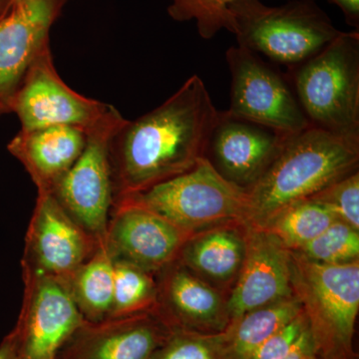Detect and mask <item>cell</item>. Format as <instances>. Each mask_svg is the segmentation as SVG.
Returning a JSON list of instances; mask_svg holds the SVG:
<instances>
[{
  "label": "cell",
  "mask_w": 359,
  "mask_h": 359,
  "mask_svg": "<svg viewBox=\"0 0 359 359\" xmlns=\"http://www.w3.org/2000/svg\"><path fill=\"white\" fill-rule=\"evenodd\" d=\"M219 112L195 74L155 109L126 120L110 142L114 203L192 169L205 158Z\"/></svg>",
  "instance_id": "6da1fadb"
},
{
  "label": "cell",
  "mask_w": 359,
  "mask_h": 359,
  "mask_svg": "<svg viewBox=\"0 0 359 359\" xmlns=\"http://www.w3.org/2000/svg\"><path fill=\"white\" fill-rule=\"evenodd\" d=\"M359 138L309 127L292 135L271 166L247 190L242 223L264 229L283 210L358 171Z\"/></svg>",
  "instance_id": "7a4b0ae2"
},
{
  "label": "cell",
  "mask_w": 359,
  "mask_h": 359,
  "mask_svg": "<svg viewBox=\"0 0 359 359\" xmlns=\"http://www.w3.org/2000/svg\"><path fill=\"white\" fill-rule=\"evenodd\" d=\"M229 11L238 46L287 70L320 53L341 32L314 0H289L280 6L237 0Z\"/></svg>",
  "instance_id": "3957f363"
},
{
  "label": "cell",
  "mask_w": 359,
  "mask_h": 359,
  "mask_svg": "<svg viewBox=\"0 0 359 359\" xmlns=\"http://www.w3.org/2000/svg\"><path fill=\"white\" fill-rule=\"evenodd\" d=\"M292 255V294L302 304L320 359L356 358L353 349L359 311V261L323 264Z\"/></svg>",
  "instance_id": "277c9868"
},
{
  "label": "cell",
  "mask_w": 359,
  "mask_h": 359,
  "mask_svg": "<svg viewBox=\"0 0 359 359\" xmlns=\"http://www.w3.org/2000/svg\"><path fill=\"white\" fill-rule=\"evenodd\" d=\"M311 127L359 138V32H340L320 53L287 70Z\"/></svg>",
  "instance_id": "5b68a950"
},
{
  "label": "cell",
  "mask_w": 359,
  "mask_h": 359,
  "mask_svg": "<svg viewBox=\"0 0 359 359\" xmlns=\"http://www.w3.org/2000/svg\"><path fill=\"white\" fill-rule=\"evenodd\" d=\"M121 200L150 210L194 236L231 222L242 223L247 190L224 179L202 158L185 173Z\"/></svg>",
  "instance_id": "8992f818"
},
{
  "label": "cell",
  "mask_w": 359,
  "mask_h": 359,
  "mask_svg": "<svg viewBox=\"0 0 359 359\" xmlns=\"http://www.w3.org/2000/svg\"><path fill=\"white\" fill-rule=\"evenodd\" d=\"M126 120L112 106L87 131L83 152L50 192L71 218L100 245L104 244L114 204L110 142Z\"/></svg>",
  "instance_id": "52a82bcc"
},
{
  "label": "cell",
  "mask_w": 359,
  "mask_h": 359,
  "mask_svg": "<svg viewBox=\"0 0 359 359\" xmlns=\"http://www.w3.org/2000/svg\"><path fill=\"white\" fill-rule=\"evenodd\" d=\"M231 73L228 112L287 134L311 127L287 73L244 47L226 52Z\"/></svg>",
  "instance_id": "ba28073f"
},
{
  "label": "cell",
  "mask_w": 359,
  "mask_h": 359,
  "mask_svg": "<svg viewBox=\"0 0 359 359\" xmlns=\"http://www.w3.org/2000/svg\"><path fill=\"white\" fill-rule=\"evenodd\" d=\"M22 266V306L11 330L18 359H57L65 342L85 320L67 287Z\"/></svg>",
  "instance_id": "9c48e42d"
},
{
  "label": "cell",
  "mask_w": 359,
  "mask_h": 359,
  "mask_svg": "<svg viewBox=\"0 0 359 359\" xmlns=\"http://www.w3.org/2000/svg\"><path fill=\"white\" fill-rule=\"evenodd\" d=\"M112 105L77 93L58 74L50 47L44 49L26 72L11 104L21 129L67 125L88 131Z\"/></svg>",
  "instance_id": "30bf717a"
},
{
  "label": "cell",
  "mask_w": 359,
  "mask_h": 359,
  "mask_svg": "<svg viewBox=\"0 0 359 359\" xmlns=\"http://www.w3.org/2000/svg\"><path fill=\"white\" fill-rule=\"evenodd\" d=\"M51 193H39L25 237L21 264L67 285L99 247Z\"/></svg>",
  "instance_id": "8fae6325"
},
{
  "label": "cell",
  "mask_w": 359,
  "mask_h": 359,
  "mask_svg": "<svg viewBox=\"0 0 359 359\" xmlns=\"http://www.w3.org/2000/svg\"><path fill=\"white\" fill-rule=\"evenodd\" d=\"M68 0H16L0 20V116L11 104L26 72L44 49Z\"/></svg>",
  "instance_id": "7c38bea8"
},
{
  "label": "cell",
  "mask_w": 359,
  "mask_h": 359,
  "mask_svg": "<svg viewBox=\"0 0 359 359\" xmlns=\"http://www.w3.org/2000/svg\"><path fill=\"white\" fill-rule=\"evenodd\" d=\"M191 237L154 212L121 200L113 205L104 245L113 259L154 273L176 262Z\"/></svg>",
  "instance_id": "4fadbf2b"
},
{
  "label": "cell",
  "mask_w": 359,
  "mask_h": 359,
  "mask_svg": "<svg viewBox=\"0 0 359 359\" xmlns=\"http://www.w3.org/2000/svg\"><path fill=\"white\" fill-rule=\"evenodd\" d=\"M290 136L219 111L205 158L224 179L248 190L271 166Z\"/></svg>",
  "instance_id": "5bb4252c"
},
{
  "label": "cell",
  "mask_w": 359,
  "mask_h": 359,
  "mask_svg": "<svg viewBox=\"0 0 359 359\" xmlns=\"http://www.w3.org/2000/svg\"><path fill=\"white\" fill-rule=\"evenodd\" d=\"M172 327L159 306L98 323L85 320L65 342L57 359H150Z\"/></svg>",
  "instance_id": "9a60e30c"
},
{
  "label": "cell",
  "mask_w": 359,
  "mask_h": 359,
  "mask_svg": "<svg viewBox=\"0 0 359 359\" xmlns=\"http://www.w3.org/2000/svg\"><path fill=\"white\" fill-rule=\"evenodd\" d=\"M245 252L226 302L230 323L252 309L292 297L290 250L264 229L247 226Z\"/></svg>",
  "instance_id": "2e32d148"
},
{
  "label": "cell",
  "mask_w": 359,
  "mask_h": 359,
  "mask_svg": "<svg viewBox=\"0 0 359 359\" xmlns=\"http://www.w3.org/2000/svg\"><path fill=\"white\" fill-rule=\"evenodd\" d=\"M159 309L172 327L219 334L230 325L226 302L216 290L179 261L163 269Z\"/></svg>",
  "instance_id": "e0dca14e"
},
{
  "label": "cell",
  "mask_w": 359,
  "mask_h": 359,
  "mask_svg": "<svg viewBox=\"0 0 359 359\" xmlns=\"http://www.w3.org/2000/svg\"><path fill=\"white\" fill-rule=\"evenodd\" d=\"M86 141L85 130L55 125L20 129L7 149L23 165L39 193H50L83 152Z\"/></svg>",
  "instance_id": "ac0fdd59"
},
{
  "label": "cell",
  "mask_w": 359,
  "mask_h": 359,
  "mask_svg": "<svg viewBox=\"0 0 359 359\" xmlns=\"http://www.w3.org/2000/svg\"><path fill=\"white\" fill-rule=\"evenodd\" d=\"M245 252V235L221 226L192 236L177 261L198 276L226 283L240 273Z\"/></svg>",
  "instance_id": "d6986e66"
},
{
  "label": "cell",
  "mask_w": 359,
  "mask_h": 359,
  "mask_svg": "<svg viewBox=\"0 0 359 359\" xmlns=\"http://www.w3.org/2000/svg\"><path fill=\"white\" fill-rule=\"evenodd\" d=\"M302 311V304L292 295L231 321L224 330L223 359H250L264 340Z\"/></svg>",
  "instance_id": "ffe728a7"
},
{
  "label": "cell",
  "mask_w": 359,
  "mask_h": 359,
  "mask_svg": "<svg viewBox=\"0 0 359 359\" xmlns=\"http://www.w3.org/2000/svg\"><path fill=\"white\" fill-rule=\"evenodd\" d=\"M84 320L91 323L109 318L114 290V259L105 245L71 276L66 285Z\"/></svg>",
  "instance_id": "44dd1931"
},
{
  "label": "cell",
  "mask_w": 359,
  "mask_h": 359,
  "mask_svg": "<svg viewBox=\"0 0 359 359\" xmlns=\"http://www.w3.org/2000/svg\"><path fill=\"white\" fill-rule=\"evenodd\" d=\"M158 306L159 285L153 273L128 262L114 259V290L109 318L145 313Z\"/></svg>",
  "instance_id": "7402d4cb"
},
{
  "label": "cell",
  "mask_w": 359,
  "mask_h": 359,
  "mask_svg": "<svg viewBox=\"0 0 359 359\" xmlns=\"http://www.w3.org/2000/svg\"><path fill=\"white\" fill-rule=\"evenodd\" d=\"M334 219L323 205L309 199L283 210L264 230L290 250H297L318 237Z\"/></svg>",
  "instance_id": "603a6c76"
},
{
  "label": "cell",
  "mask_w": 359,
  "mask_h": 359,
  "mask_svg": "<svg viewBox=\"0 0 359 359\" xmlns=\"http://www.w3.org/2000/svg\"><path fill=\"white\" fill-rule=\"evenodd\" d=\"M294 252L318 264L354 263L359 259V231L334 219L318 237Z\"/></svg>",
  "instance_id": "cb8c5ba5"
},
{
  "label": "cell",
  "mask_w": 359,
  "mask_h": 359,
  "mask_svg": "<svg viewBox=\"0 0 359 359\" xmlns=\"http://www.w3.org/2000/svg\"><path fill=\"white\" fill-rule=\"evenodd\" d=\"M168 14L178 22L195 21L203 39H212L221 30L231 32L229 6L237 0H170Z\"/></svg>",
  "instance_id": "d4e9b609"
},
{
  "label": "cell",
  "mask_w": 359,
  "mask_h": 359,
  "mask_svg": "<svg viewBox=\"0 0 359 359\" xmlns=\"http://www.w3.org/2000/svg\"><path fill=\"white\" fill-rule=\"evenodd\" d=\"M224 332L203 334L178 327L150 359H223Z\"/></svg>",
  "instance_id": "484cf974"
},
{
  "label": "cell",
  "mask_w": 359,
  "mask_h": 359,
  "mask_svg": "<svg viewBox=\"0 0 359 359\" xmlns=\"http://www.w3.org/2000/svg\"><path fill=\"white\" fill-rule=\"evenodd\" d=\"M309 200L323 205L332 212L335 219L359 231L358 171L334 182Z\"/></svg>",
  "instance_id": "4316f807"
},
{
  "label": "cell",
  "mask_w": 359,
  "mask_h": 359,
  "mask_svg": "<svg viewBox=\"0 0 359 359\" xmlns=\"http://www.w3.org/2000/svg\"><path fill=\"white\" fill-rule=\"evenodd\" d=\"M309 325L304 311L273 332L261 344L250 359H282L299 344Z\"/></svg>",
  "instance_id": "83f0119b"
},
{
  "label": "cell",
  "mask_w": 359,
  "mask_h": 359,
  "mask_svg": "<svg viewBox=\"0 0 359 359\" xmlns=\"http://www.w3.org/2000/svg\"><path fill=\"white\" fill-rule=\"evenodd\" d=\"M282 359H320L314 348L313 339H311L309 330L302 334L299 344L287 356Z\"/></svg>",
  "instance_id": "f1b7e54d"
},
{
  "label": "cell",
  "mask_w": 359,
  "mask_h": 359,
  "mask_svg": "<svg viewBox=\"0 0 359 359\" xmlns=\"http://www.w3.org/2000/svg\"><path fill=\"white\" fill-rule=\"evenodd\" d=\"M339 7L344 14L346 25L359 29V0H328Z\"/></svg>",
  "instance_id": "f546056e"
},
{
  "label": "cell",
  "mask_w": 359,
  "mask_h": 359,
  "mask_svg": "<svg viewBox=\"0 0 359 359\" xmlns=\"http://www.w3.org/2000/svg\"><path fill=\"white\" fill-rule=\"evenodd\" d=\"M0 359H18L15 342L11 332L4 337L0 344Z\"/></svg>",
  "instance_id": "4dcf8cb0"
},
{
  "label": "cell",
  "mask_w": 359,
  "mask_h": 359,
  "mask_svg": "<svg viewBox=\"0 0 359 359\" xmlns=\"http://www.w3.org/2000/svg\"><path fill=\"white\" fill-rule=\"evenodd\" d=\"M14 4L15 0H0V20L9 13Z\"/></svg>",
  "instance_id": "1f68e13d"
},
{
  "label": "cell",
  "mask_w": 359,
  "mask_h": 359,
  "mask_svg": "<svg viewBox=\"0 0 359 359\" xmlns=\"http://www.w3.org/2000/svg\"><path fill=\"white\" fill-rule=\"evenodd\" d=\"M335 359H358V358H335Z\"/></svg>",
  "instance_id": "d6a6232c"
},
{
  "label": "cell",
  "mask_w": 359,
  "mask_h": 359,
  "mask_svg": "<svg viewBox=\"0 0 359 359\" xmlns=\"http://www.w3.org/2000/svg\"><path fill=\"white\" fill-rule=\"evenodd\" d=\"M15 1H16V0H15Z\"/></svg>",
  "instance_id": "836d02e7"
}]
</instances>
